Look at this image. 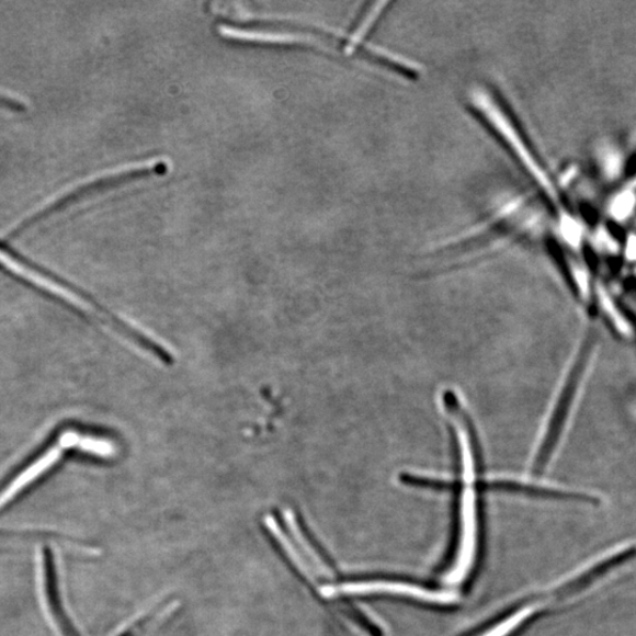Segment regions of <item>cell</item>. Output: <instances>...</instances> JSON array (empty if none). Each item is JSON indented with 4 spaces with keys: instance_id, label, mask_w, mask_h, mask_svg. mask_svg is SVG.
Instances as JSON below:
<instances>
[{
    "instance_id": "6da1fadb",
    "label": "cell",
    "mask_w": 636,
    "mask_h": 636,
    "mask_svg": "<svg viewBox=\"0 0 636 636\" xmlns=\"http://www.w3.org/2000/svg\"><path fill=\"white\" fill-rule=\"evenodd\" d=\"M323 597L333 599L340 595H394L411 599L439 606L454 603L448 593L428 590V588L399 580H364L327 586L321 590Z\"/></svg>"
},
{
    "instance_id": "7a4b0ae2",
    "label": "cell",
    "mask_w": 636,
    "mask_h": 636,
    "mask_svg": "<svg viewBox=\"0 0 636 636\" xmlns=\"http://www.w3.org/2000/svg\"><path fill=\"white\" fill-rule=\"evenodd\" d=\"M217 32L223 38L238 42L280 45H313L322 47V49L329 47L322 39L313 35L299 34V32L243 30L225 24L218 25Z\"/></svg>"
},
{
    "instance_id": "3957f363",
    "label": "cell",
    "mask_w": 636,
    "mask_h": 636,
    "mask_svg": "<svg viewBox=\"0 0 636 636\" xmlns=\"http://www.w3.org/2000/svg\"><path fill=\"white\" fill-rule=\"evenodd\" d=\"M64 450L58 443L39 456L34 464L27 466L21 474L0 492V512L22 492L34 485L47 472H50L61 459Z\"/></svg>"
},
{
    "instance_id": "277c9868",
    "label": "cell",
    "mask_w": 636,
    "mask_h": 636,
    "mask_svg": "<svg viewBox=\"0 0 636 636\" xmlns=\"http://www.w3.org/2000/svg\"><path fill=\"white\" fill-rule=\"evenodd\" d=\"M594 296L602 315L607 318V322L615 329L618 336L625 339H633V325L629 322L623 309L617 306L616 300L610 292L604 289L603 286L598 285Z\"/></svg>"
},
{
    "instance_id": "5b68a950",
    "label": "cell",
    "mask_w": 636,
    "mask_h": 636,
    "mask_svg": "<svg viewBox=\"0 0 636 636\" xmlns=\"http://www.w3.org/2000/svg\"><path fill=\"white\" fill-rule=\"evenodd\" d=\"M0 109L14 111V113H23V111L26 110V106L23 102L0 93Z\"/></svg>"
}]
</instances>
